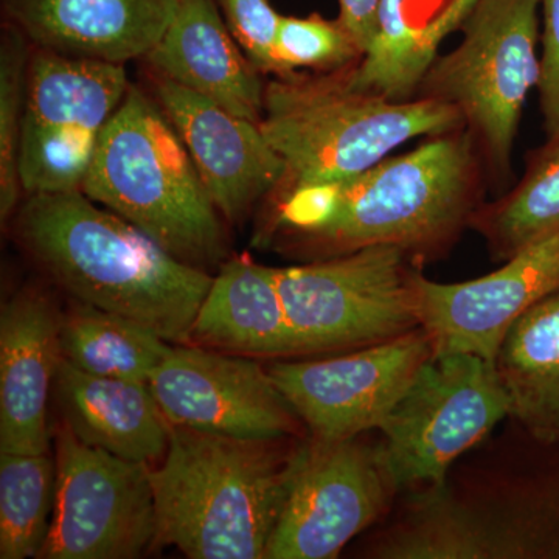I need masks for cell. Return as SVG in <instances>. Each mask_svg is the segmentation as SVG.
<instances>
[{
	"label": "cell",
	"instance_id": "52a82bcc",
	"mask_svg": "<svg viewBox=\"0 0 559 559\" xmlns=\"http://www.w3.org/2000/svg\"><path fill=\"white\" fill-rule=\"evenodd\" d=\"M540 0H477L454 50L439 55L415 98L462 114L488 176L507 178L530 91L538 86Z\"/></svg>",
	"mask_w": 559,
	"mask_h": 559
},
{
	"label": "cell",
	"instance_id": "7a4b0ae2",
	"mask_svg": "<svg viewBox=\"0 0 559 559\" xmlns=\"http://www.w3.org/2000/svg\"><path fill=\"white\" fill-rule=\"evenodd\" d=\"M364 559H559V443L507 418L439 484L400 492Z\"/></svg>",
	"mask_w": 559,
	"mask_h": 559
},
{
	"label": "cell",
	"instance_id": "d4e9b609",
	"mask_svg": "<svg viewBox=\"0 0 559 559\" xmlns=\"http://www.w3.org/2000/svg\"><path fill=\"white\" fill-rule=\"evenodd\" d=\"M469 229L487 242L491 259L506 261L532 242L559 230V138L533 151L518 186L484 202Z\"/></svg>",
	"mask_w": 559,
	"mask_h": 559
},
{
	"label": "cell",
	"instance_id": "8fae6325",
	"mask_svg": "<svg viewBox=\"0 0 559 559\" xmlns=\"http://www.w3.org/2000/svg\"><path fill=\"white\" fill-rule=\"evenodd\" d=\"M130 87L124 64L32 46L20 151L25 197L83 189L103 132Z\"/></svg>",
	"mask_w": 559,
	"mask_h": 559
},
{
	"label": "cell",
	"instance_id": "4316f807",
	"mask_svg": "<svg viewBox=\"0 0 559 559\" xmlns=\"http://www.w3.org/2000/svg\"><path fill=\"white\" fill-rule=\"evenodd\" d=\"M32 44L14 25L0 36V216L9 219L21 205L20 151Z\"/></svg>",
	"mask_w": 559,
	"mask_h": 559
},
{
	"label": "cell",
	"instance_id": "9a60e30c",
	"mask_svg": "<svg viewBox=\"0 0 559 559\" xmlns=\"http://www.w3.org/2000/svg\"><path fill=\"white\" fill-rule=\"evenodd\" d=\"M558 290L559 230L468 282H432L419 272V329L428 333L436 355L466 353L495 362L511 325Z\"/></svg>",
	"mask_w": 559,
	"mask_h": 559
},
{
	"label": "cell",
	"instance_id": "cb8c5ba5",
	"mask_svg": "<svg viewBox=\"0 0 559 559\" xmlns=\"http://www.w3.org/2000/svg\"><path fill=\"white\" fill-rule=\"evenodd\" d=\"M61 356L95 377L148 382L173 344L134 320L70 299L61 312Z\"/></svg>",
	"mask_w": 559,
	"mask_h": 559
},
{
	"label": "cell",
	"instance_id": "e0dca14e",
	"mask_svg": "<svg viewBox=\"0 0 559 559\" xmlns=\"http://www.w3.org/2000/svg\"><path fill=\"white\" fill-rule=\"evenodd\" d=\"M61 312L43 289L28 286L0 314V452L46 454L47 404L62 358Z\"/></svg>",
	"mask_w": 559,
	"mask_h": 559
},
{
	"label": "cell",
	"instance_id": "6da1fadb",
	"mask_svg": "<svg viewBox=\"0 0 559 559\" xmlns=\"http://www.w3.org/2000/svg\"><path fill=\"white\" fill-rule=\"evenodd\" d=\"M488 170L468 128L320 186H280L260 241L288 259L319 261L392 246L418 264L447 255L484 204Z\"/></svg>",
	"mask_w": 559,
	"mask_h": 559
},
{
	"label": "cell",
	"instance_id": "d6986e66",
	"mask_svg": "<svg viewBox=\"0 0 559 559\" xmlns=\"http://www.w3.org/2000/svg\"><path fill=\"white\" fill-rule=\"evenodd\" d=\"M157 75L197 92L221 108L260 124V70L234 38L216 0H179L159 43L146 55Z\"/></svg>",
	"mask_w": 559,
	"mask_h": 559
},
{
	"label": "cell",
	"instance_id": "3957f363",
	"mask_svg": "<svg viewBox=\"0 0 559 559\" xmlns=\"http://www.w3.org/2000/svg\"><path fill=\"white\" fill-rule=\"evenodd\" d=\"M14 231L70 299L134 320L173 345L190 344L213 277L83 191L31 194Z\"/></svg>",
	"mask_w": 559,
	"mask_h": 559
},
{
	"label": "cell",
	"instance_id": "ffe728a7",
	"mask_svg": "<svg viewBox=\"0 0 559 559\" xmlns=\"http://www.w3.org/2000/svg\"><path fill=\"white\" fill-rule=\"evenodd\" d=\"M55 399L76 439L130 462H160L170 444V421L148 382L95 377L61 358Z\"/></svg>",
	"mask_w": 559,
	"mask_h": 559
},
{
	"label": "cell",
	"instance_id": "7402d4cb",
	"mask_svg": "<svg viewBox=\"0 0 559 559\" xmlns=\"http://www.w3.org/2000/svg\"><path fill=\"white\" fill-rule=\"evenodd\" d=\"M477 0H380L377 32L362 60L345 69L353 87L390 100L415 98L440 46Z\"/></svg>",
	"mask_w": 559,
	"mask_h": 559
},
{
	"label": "cell",
	"instance_id": "f546056e",
	"mask_svg": "<svg viewBox=\"0 0 559 559\" xmlns=\"http://www.w3.org/2000/svg\"><path fill=\"white\" fill-rule=\"evenodd\" d=\"M543 55L539 58V106L547 139L559 138V0H540Z\"/></svg>",
	"mask_w": 559,
	"mask_h": 559
},
{
	"label": "cell",
	"instance_id": "2e32d148",
	"mask_svg": "<svg viewBox=\"0 0 559 559\" xmlns=\"http://www.w3.org/2000/svg\"><path fill=\"white\" fill-rule=\"evenodd\" d=\"M154 95L186 143L210 197L227 223H241L267 200L286 165L260 124L242 119L197 92L153 73Z\"/></svg>",
	"mask_w": 559,
	"mask_h": 559
},
{
	"label": "cell",
	"instance_id": "9c48e42d",
	"mask_svg": "<svg viewBox=\"0 0 559 559\" xmlns=\"http://www.w3.org/2000/svg\"><path fill=\"white\" fill-rule=\"evenodd\" d=\"M509 411L492 360L466 353L433 355L380 428L400 491L439 484L509 418Z\"/></svg>",
	"mask_w": 559,
	"mask_h": 559
},
{
	"label": "cell",
	"instance_id": "4dcf8cb0",
	"mask_svg": "<svg viewBox=\"0 0 559 559\" xmlns=\"http://www.w3.org/2000/svg\"><path fill=\"white\" fill-rule=\"evenodd\" d=\"M378 7L380 0H340V20L358 40L364 55L377 32Z\"/></svg>",
	"mask_w": 559,
	"mask_h": 559
},
{
	"label": "cell",
	"instance_id": "5b68a950",
	"mask_svg": "<svg viewBox=\"0 0 559 559\" xmlns=\"http://www.w3.org/2000/svg\"><path fill=\"white\" fill-rule=\"evenodd\" d=\"M81 191L183 263L204 270L226 257V219L159 102L138 86L103 132Z\"/></svg>",
	"mask_w": 559,
	"mask_h": 559
},
{
	"label": "cell",
	"instance_id": "ac0fdd59",
	"mask_svg": "<svg viewBox=\"0 0 559 559\" xmlns=\"http://www.w3.org/2000/svg\"><path fill=\"white\" fill-rule=\"evenodd\" d=\"M179 0H0L3 22L33 47L127 64L156 47Z\"/></svg>",
	"mask_w": 559,
	"mask_h": 559
},
{
	"label": "cell",
	"instance_id": "277c9868",
	"mask_svg": "<svg viewBox=\"0 0 559 559\" xmlns=\"http://www.w3.org/2000/svg\"><path fill=\"white\" fill-rule=\"evenodd\" d=\"M307 437L237 439L173 426L150 469L156 544L191 559H264Z\"/></svg>",
	"mask_w": 559,
	"mask_h": 559
},
{
	"label": "cell",
	"instance_id": "7c38bea8",
	"mask_svg": "<svg viewBox=\"0 0 559 559\" xmlns=\"http://www.w3.org/2000/svg\"><path fill=\"white\" fill-rule=\"evenodd\" d=\"M57 484L49 533L38 558L134 559L156 546L150 465L57 432Z\"/></svg>",
	"mask_w": 559,
	"mask_h": 559
},
{
	"label": "cell",
	"instance_id": "83f0119b",
	"mask_svg": "<svg viewBox=\"0 0 559 559\" xmlns=\"http://www.w3.org/2000/svg\"><path fill=\"white\" fill-rule=\"evenodd\" d=\"M362 57V47L340 17L325 20L322 14L312 13L280 20L274 46L277 79L297 75L299 70L341 72L358 64Z\"/></svg>",
	"mask_w": 559,
	"mask_h": 559
},
{
	"label": "cell",
	"instance_id": "ba28073f",
	"mask_svg": "<svg viewBox=\"0 0 559 559\" xmlns=\"http://www.w3.org/2000/svg\"><path fill=\"white\" fill-rule=\"evenodd\" d=\"M421 271L409 253L392 246L272 267L299 358L370 347L419 329Z\"/></svg>",
	"mask_w": 559,
	"mask_h": 559
},
{
	"label": "cell",
	"instance_id": "5bb4252c",
	"mask_svg": "<svg viewBox=\"0 0 559 559\" xmlns=\"http://www.w3.org/2000/svg\"><path fill=\"white\" fill-rule=\"evenodd\" d=\"M148 385L171 426L237 439L308 436L267 367L248 356L173 345Z\"/></svg>",
	"mask_w": 559,
	"mask_h": 559
},
{
	"label": "cell",
	"instance_id": "4fadbf2b",
	"mask_svg": "<svg viewBox=\"0 0 559 559\" xmlns=\"http://www.w3.org/2000/svg\"><path fill=\"white\" fill-rule=\"evenodd\" d=\"M433 355L428 333L417 329L352 352L280 360L267 370L304 421L308 436L345 440L380 430Z\"/></svg>",
	"mask_w": 559,
	"mask_h": 559
},
{
	"label": "cell",
	"instance_id": "30bf717a",
	"mask_svg": "<svg viewBox=\"0 0 559 559\" xmlns=\"http://www.w3.org/2000/svg\"><path fill=\"white\" fill-rule=\"evenodd\" d=\"M400 487L380 430L304 441L264 559H333L384 520Z\"/></svg>",
	"mask_w": 559,
	"mask_h": 559
},
{
	"label": "cell",
	"instance_id": "44dd1931",
	"mask_svg": "<svg viewBox=\"0 0 559 559\" xmlns=\"http://www.w3.org/2000/svg\"><path fill=\"white\" fill-rule=\"evenodd\" d=\"M190 344L248 358H299L272 267L246 257L221 264Z\"/></svg>",
	"mask_w": 559,
	"mask_h": 559
},
{
	"label": "cell",
	"instance_id": "8992f818",
	"mask_svg": "<svg viewBox=\"0 0 559 559\" xmlns=\"http://www.w3.org/2000/svg\"><path fill=\"white\" fill-rule=\"evenodd\" d=\"M260 128L285 162L280 186L304 187L352 178L403 143L460 130L465 120L447 103L356 90L341 70L275 76L264 90Z\"/></svg>",
	"mask_w": 559,
	"mask_h": 559
},
{
	"label": "cell",
	"instance_id": "f1b7e54d",
	"mask_svg": "<svg viewBox=\"0 0 559 559\" xmlns=\"http://www.w3.org/2000/svg\"><path fill=\"white\" fill-rule=\"evenodd\" d=\"M227 27L261 73L275 75L274 46L282 14L270 0H216Z\"/></svg>",
	"mask_w": 559,
	"mask_h": 559
},
{
	"label": "cell",
	"instance_id": "484cf974",
	"mask_svg": "<svg viewBox=\"0 0 559 559\" xmlns=\"http://www.w3.org/2000/svg\"><path fill=\"white\" fill-rule=\"evenodd\" d=\"M57 465L46 454L0 452V558H38L55 506Z\"/></svg>",
	"mask_w": 559,
	"mask_h": 559
},
{
	"label": "cell",
	"instance_id": "603a6c76",
	"mask_svg": "<svg viewBox=\"0 0 559 559\" xmlns=\"http://www.w3.org/2000/svg\"><path fill=\"white\" fill-rule=\"evenodd\" d=\"M495 364L509 396V418L559 443V290L511 325Z\"/></svg>",
	"mask_w": 559,
	"mask_h": 559
}]
</instances>
